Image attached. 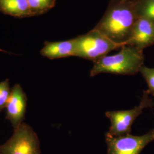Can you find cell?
Listing matches in <instances>:
<instances>
[{
  "label": "cell",
  "mask_w": 154,
  "mask_h": 154,
  "mask_svg": "<svg viewBox=\"0 0 154 154\" xmlns=\"http://www.w3.org/2000/svg\"><path fill=\"white\" fill-rule=\"evenodd\" d=\"M28 98L20 85H15L6 105V119L9 121L14 130L19 126L25 119Z\"/></svg>",
  "instance_id": "cell-7"
},
{
  "label": "cell",
  "mask_w": 154,
  "mask_h": 154,
  "mask_svg": "<svg viewBox=\"0 0 154 154\" xmlns=\"http://www.w3.org/2000/svg\"><path fill=\"white\" fill-rule=\"evenodd\" d=\"M0 12L18 18L33 17L27 0H0Z\"/></svg>",
  "instance_id": "cell-10"
},
{
  "label": "cell",
  "mask_w": 154,
  "mask_h": 154,
  "mask_svg": "<svg viewBox=\"0 0 154 154\" xmlns=\"http://www.w3.org/2000/svg\"><path fill=\"white\" fill-rule=\"evenodd\" d=\"M149 95L147 91L144 90L140 104L131 110L106 112L105 114L110 119L111 126L109 131L106 134L112 137H119L130 134L133 123L143 112V110L154 107V100L149 97Z\"/></svg>",
  "instance_id": "cell-4"
},
{
  "label": "cell",
  "mask_w": 154,
  "mask_h": 154,
  "mask_svg": "<svg viewBox=\"0 0 154 154\" xmlns=\"http://www.w3.org/2000/svg\"><path fill=\"white\" fill-rule=\"evenodd\" d=\"M125 45L132 46L142 50L154 45V22L147 18L139 17Z\"/></svg>",
  "instance_id": "cell-8"
},
{
  "label": "cell",
  "mask_w": 154,
  "mask_h": 154,
  "mask_svg": "<svg viewBox=\"0 0 154 154\" xmlns=\"http://www.w3.org/2000/svg\"><path fill=\"white\" fill-rule=\"evenodd\" d=\"M11 93L9 80L6 79L0 82V112L6 107L7 102Z\"/></svg>",
  "instance_id": "cell-14"
},
{
  "label": "cell",
  "mask_w": 154,
  "mask_h": 154,
  "mask_svg": "<svg viewBox=\"0 0 154 154\" xmlns=\"http://www.w3.org/2000/svg\"><path fill=\"white\" fill-rule=\"evenodd\" d=\"M0 51H2V52H5V53H8V51H5V50H3L0 49Z\"/></svg>",
  "instance_id": "cell-15"
},
{
  "label": "cell",
  "mask_w": 154,
  "mask_h": 154,
  "mask_svg": "<svg viewBox=\"0 0 154 154\" xmlns=\"http://www.w3.org/2000/svg\"><path fill=\"white\" fill-rule=\"evenodd\" d=\"M120 49L117 54L106 55L94 62L90 77L100 73L134 75L139 72L145 60L143 50L130 45H124Z\"/></svg>",
  "instance_id": "cell-2"
},
{
  "label": "cell",
  "mask_w": 154,
  "mask_h": 154,
  "mask_svg": "<svg viewBox=\"0 0 154 154\" xmlns=\"http://www.w3.org/2000/svg\"><path fill=\"white\" fill-rule=\"evenodd\" d=\"M33 16L44 14L53 9L56 0H27Z\"/></svg>",
  "instance_id": "cell-12"
},
{
  "label": "cell",
  "mask_w": 154,
  "mask_h": 154,
  "mask_svg": "<svg viewBox=\"0 0 154 154\" xmlns=\"http://www.w3.org/2000/svg\"><path fill=\"white\" fill-rule=\"evenodd\" d=\"M0 154H41L38 136L33 128L22 123L6 143L0 145Z\"/></svg>",
  "instance_id": "cell-5"
},
{
  "label": "cell",
  "mask_w": 154,
  "mask_h": 154,
  "mask_svg": "<svg viewBox=\"0 0 154 154\" xmlns=\"http://www.w3.org/2000/svg\"><path fill=\"white\" fill-rule=\"evenodd\" d=\"M107 154H140L143 149L154 140V128L141 136L130 134L112 137L105 134Z\"/></svg>",
  "instance_id": "cell-6"
},
{
  "label": "cell",
  "mask_w": 154,
  "mask_h": 154,
  "mask_svg": "<svg viewBox=\"0 0 154 154\" xmlns=\"http://www.w3.org/2000/svg\"><path fill=\"white\" fill-rule=\"evenodd\" d=\"M41 55L50 60L66 58L75 55L74 39L58 42L45 41Z\"/></svg>",
  "instance_id": "cell-9"
},
{
  "label": "cell",
  "mask_w": 154,
  "mask_h": 154,
  "mask_svg": "<svg viewBox=\"0 0 154 154\" xmlns=\"http://www.w3.org/2000/svg\"><path fill=\"white\" fill-rule=\"evenodd\" d=\"M138 17L154 22V0H132Z\"/></svg>",
  "instance_id": "cell-11"
},
{
  "label": "cell",
  "mask_w": 154,
  "mask_h": 154,
  "mask_svg": "<svg viewBox=\"0 0 154 154\" xmlns=\"http://www.w3.org/2000/svg\"><path fill=\"white\" fill-rule=\"evenodd\" d=\"M138 18L132 0H110L105 14L94 28L112 42L124 46Z\"/></svg>",
  "instance_id": "cell-1"
},
{
  "label": "cell",
  "mask_w": 154,
  "mask_h": 154,
  "mask_svg": "<svg viewBox=\"0 0 154 154\" xmlns=\"http://www.w3.org/2000/svg\"><path fill=\"white\" fill-rule=\"evenodd\" d=\"M74 39L75 55L95 62L114 50L123 46L117 44L93 28Z\"/></svg>",
  "instance_id": "cell-3"
},
{
  "label": "cell",
  "mask_w": 154,
  "mask_h": 154,
  "mask_svg": "<svg viewBox=\"0 0 154 154\" xmlns=\"http://www.w3.org/2000/svg\"><path fill=\"white\" fill-rule=\"evenodd\" d=\"M139 72L142 74L148 86L147 92L154 97V67L149 68L143 65Z\"/></svg>",
  "instance_id": "cell-13"
}]
</instances>
